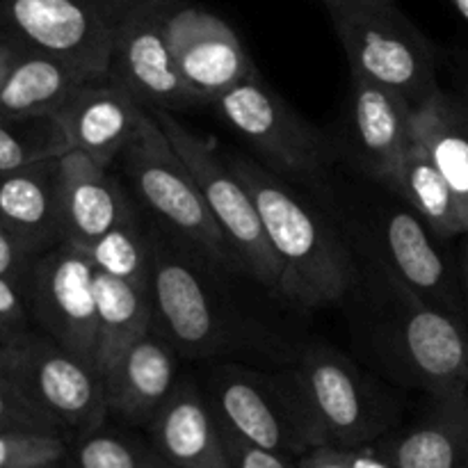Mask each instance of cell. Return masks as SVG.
<instances>
[{
  "instance_id": "obj_1",
  "label": "cell",
  "mask_w": 468,
  "mask_h": 468,
  "mask_svg": "<svg viewBox=\"0 0 468 468\" xmlns=\"http://www.w3.org/2000/svg\"><path fill=\"white\" fill-rule=\"evenodd\" d=\"M254 199L261 224L282 261V292L304 309L346 300L356 282L355 251L332 219L297 195L277 172L247 155H227Z\"/></svg>"
},
{
  "instance_id": "obj_2",
  "label": "cell",
  "mask_w": 468,
  "mask_h": 468,
  "mask_svg": "<svg viewBox=\"0 0 468 468\" xmlns=\"http://www.w3.org/2000/svg\"><path fill=\"white\" fill-rule=\"evenodd\" d=\"M306 452L368 446L391 432L398 410L350 359L329 346H309L272 375Z\"/></svg>"
},
{
  "instance_id": "obj_3",
  "label": "cell",
  "mask_w": 468,
  "mask_h": 468,
  "mask_svg": "<svg viewBox=\"0 0 468 468\" xmlns=\"http://www.w3.org/2000/svg\"><path fill=\"white\" fill-rule=\"evenodd\" d=\"M378 338L405 382L432 398L468 396V327L464 320L402 286L368 259Z\"/></svg>"
},
{
  "instance_id": "obj_4",
  "label": "cell",
  "mask_w": 468,
  "mask_h": 468,
  "mask_svg": "<svg viewBox=\"0 0 468 468\" xmlns=\"http://www.w3.org/2000/svg\"><path fill=\"white\" fill-rule=\"evenodd\" d=\"M352 76L388 87L411 108L441 91L437 53L396 0H324Z\"/></svg>"
},
{
  "instance_id": "obj_5",
  "label": "cell",
  "mask_w": 468,
  "mask_h": 468,
  "mask_svg": "<svg viewBox=\"0 0 468 468\" xmlns=\"http://www.w3.org/2000/svg\"><path fill=\"white\" fill-rule=\"evenodd\" d=\"M0 375L69 441L108 423L101 375L35 324L0 336Z\"/></svg>"
},
{
  "instance_id": "obj_6",
  "label": "cell",
  "mask_w": 468,
  "mask_h": 468,
  "mask_svg": "<svg viewBox=\"0 0 468 468\" xmlns=\"http://www.w3.org/2000/svg\"><path fill=\"white\" fill-rule=\"evenodd\" d=\"M122 160L137 199L160 224H165L167 231L186 240L213 263L242 270L236 251L210 215L190 169L149 110Z\"/></svg>"
},
{
  "instance_id": "obj_7",
  "label": "cell",
  "mask_w": 468,
  "mask_h": 468,
  "mask_svg": "<svg viewBox=\"0 0 468 468\" xmlns=\"http://www.w3.org/2000/svg\"><path fill=\"white\" fill-rule=\"evenodd\" d=\"M169 137L174 149L190 169L192 178L204 195L206 206L218 227L236 251L240 268L268 291L279 292L282 261L274 254L261 224L254 199L245 183L229 167L227 158L192 131H187L169 110H149Z\"/></svg>"
},
{
  "instance_id": "obj_8",
  "label": "cell",
  "mask_w": 468,
  "mask_h": 468,
  "mask_svg": "<svg viewBox=\"0 0 468 468\" xmlns=\"http://www.w3.org/2000/svg\"><path fill=\"white\" fill-rule=\"evenodd\" d=\"M199 251L172 231L155 229L154 297L155 324L186 359L222 355L231 341L227 309L197 265Z\"/></svg>"
},
{
  "instance_id": "obj_9",
  "label": "cell",
  "mask_w": 468,
  "mask_h": 468,
  "mask_svg": "<svg viewBox=\"0 0 468 468\" xmlns=\"http://www.w3.org/2000/svg\"><path fill=\"white\" fill-rule=\"evenodd\" d=\"M23 288L32 324L96 370V268L85 250L62 240L41 251Z\"/></svg>"
},
{
  "instance_id": "obj_10",
  "label": "cell",
  "mask_w": 468,
  "mask_h": 468,
  "mask_svg": "<svg viewBox=\"0 0 468 468\" xmlns=\"http://www.w3.org/2000/svg\"><path fill=\"white\" fill-rule=\"evenodd\" d=\"M213 105L272 172L318 176L332 163L327 140L270 90L259 73L219 94Z\"/></svg>"
},
{
  "instance_id": "obj_11",
  "label": "cell",
  "mask_w": 468,
  "mask_h": 468,
  "mask_svg": "<svg viewBox=\"0 0 468 468\" xmlns=\"http://www.w3.org/2000/svg\"><path fill=\"white\" fill-rule=\"evenodd\" d=\"M122 16L101 0H0V27L26 48L105 76Z\"/></svg>"
},
{
  "instance_id": "obj_12",
  "label": "cell",
  "mask_w": 468,
  "mask_h": 468,
  "mask_svg": "<svg viewBox=\"0 0 468 468\" xmlns=\"http://www.w3.org/2000/svg\"><path fill=\"white\" fill-rule=\"evenodd\" d=\"M176 0H146L117 23L108 76L126 87L146 110L192 108L204 101L192 91L167 39V18Z\"/></svg>"
},
{
  "instance_id": "obj_13",
  "label": "cell",
  "mask_w": 468,
  "mask_h": 468,
  "mask_svg": "<svg viewBox=\"0 0 468 468\" xmlns=\"http://www.w3.org/2000/svg\"><path fill=\"white\" fill-rule=\"evenodd\" d=\"M359 238L364 254L414 295L462 318V295L428 224L410 208H378Z\"/></svg>"
},
{
  "instance_id": "obj_14",
  "label": "cell",
  "mask_w": 468,
  "mask_h": 468,
  "mask_svg": "<svg viewBox=\"0 0 468 468\" xmlns=\"http://www.w3.org/2000/svg\"><path fill=\"white\" fill-rule=\"evenodd\" d=\"M167 39L178 71L204 103L259 73L236 30L204 7L176 0Z\"/></svg>"
},
{
  "instance_id": "obj_15",
  "label": "cell",
  "mask_w": 468,
  "mask_h": 468,
  "mask_svg": "<svg viewBox=\"0 0 468 468\" xmlns=\"http://www.w3.org/2000/svg\"><path fill=\"white\" fill-rule=\"evenodd\" d=\"M204 393L215 419L229 432L283 455L306 452L272 375L219 366L210 373Z\"/></svg>"
},
{
  "instance_id": "obj_16",
  "label": "cell",
  "mask_w": 468,
  "mask_h": 468,
  "mask_svg": "<svg viewBox=\"0 0 468 468\" xmlns=\"http://www.w3.org/2000/svg\"><path fill=\"white\" fill-rule=\"evenodd\" d=\"M144 114V105L105 73L78 87L55 117L62 123L69 151H80L110 167L128 149Z\"/></svg>"
},
{
  "instance_id": "obj_17",
  "label": "cell",
  "mask_w": 468,
  "mask_h": 468,
  "mask_svg": "<svg viewBox=\"0 0 468 468\" xmlns=\"http://www.w3.org/2000/svg\"><path fill=\"white\" fill-rule=\"evenodd\" d=\"M347 137L361 172L384 186L416 142L414 108L388 87L352 76Z\"/></svg>"
},
{
  "instance_id": "obj_18",
  "label": "cell",
  "mask_w": 468,
  "mask_h": 468,
  "mask_svg": "<svg viewBox=\"0 0 468 468\" xmlns=\"http://www.w3.org/2000/svg\"><path fill=\"white\" fill-rule=\"evenodd\" d=\"M176 356L160 329L151 327L137 338L103 375L108 416L131 428H149L178 384Z\"/></svg>"
},
{
  "instance_id": "obj_19",
  "label": "cell",
  "mask_w": 468,
  "mask_h": 468,
  "mask_svg": "<svg viewBox=\"0 0 468 468\" xmlns=\"http://www.w3.org/2000/svg\"><path fill=\"white\" fill-rule=\"evenodd\" d=\"M149 443L176 468H233L222 428L197 382L178 379L149 428Z\"/></svg>"
},
{
  "instance_id": "obj_20",
  "label": "cell",
  "mask_w": 468,
  "mask_h": 468,
  "mask_svg": "<svg viewBox=\"0 0 468 468\" xmlns=\"http://www.w3.org/2000/svg\"><path fill=\"white\" fill-rule=\"evenodd\" d=\"M59 201L64 240L85 247L137 213L122 183L80 151L59 155Z\"/></svg>"
},
{
  "instance_id": "obj_21",
  "label": "cell",
  "mask_w": 468,
  "mask_h": 468,
  "mask_svg": "<svg viewBox=\"0 0 468 468\" xmlns=\"http://www.w3.org/2000/svg\"><path fill=\"white\" fill-rule=\"evenodd\" d=\"M425 419L387 432L375 451L398 468H468V396L432 398Z\"/></svg>"
},
{
  "instance_id": "obj_22",
  "label": "cell",
  "mask_w": 468,
  "mask_h": 468,
  "mask_svg": "<svg viewBox=\"0 0 468 468\" xmlns=\"http://www.w3.org/2000/svg\"><path fill=\"white\" fill-rule=\"evenodd\" d=\"M0 219L37 251L64 240L59 158L0 174Z\"/></svg>"
},
{
  "instance_id": "obj_23",
  "label": "cell",
  "mask_w": 468,
  "mask_h": 468,
  "mask_svg": "<svg viewBox=\"0 0 468 468\" xmlns=\"http://www.w3.org/2000/svg\"><path fill=\"white\" fill-rule=\"evenodd\" d=\"M99 76L67 59L26 48L0 82V114H58L73 91Z\"/></svg>"
},
{
  "instance_id": "obj_24",
  "label": "cell",
  "mask_w": 468,
  "mask_h": 468,
  "mask_svg": "<svg viewBox=\"0 0 468 468\" xmlns=\"http://www.w3.org/2000/svg\"><path fill=\"white\" fill-rule=\"evenodd\" d=\"M414 140L451 186L468 229V108L441 90L414 110Z\"/></svg>"
},
{
  "instance_id": "obj_25",
  "label": "cell",
  "mask_w": 468,
  "mask_h": 468,
  "mask_svg": "<svg viewBox=\"0 0 468 468\" xmlns=\"http://www.w3.org/2000/svg\"><path fill=\"white\" fill-rule=\"evenodd\" d=\"M96 373L103 379L114 361L155 324L154 297L146 288L96 270Z\"/></svg>"
},
{
  "instance_id": "obj_26",
  "label": "cell",
  "mask_w": 468,
  "mask_h": 468,
  "mask_svg": "<svg viewBox=\"0 0 468 468\" xmlns=\"http://www.w3.org/2000/svg\"><path fill=\"white\" fill-rule=\"evenodd\" d=\"M384 186L402 204L410 206L437 238L464 236L466 222L462 218L455 195L419 142H414V146L407 151L402 163Z\"/></svg>"
},
{
  "instance_id": "obj_27",
  "label": "cell",
  "mask_w": 468,
  "mask_h": 468,
  "mask_svg": "<svg viewBox=\"0 0 468 468\" xmlns=\"http://www.w3.org/2000/svg\"><path fill=\"white\" fill-rule=\"evenodd\" d=\"M82 250L99 272L151 291L155 229L146 227L137 213Z\"/></svg>"
},
{
  "instance_id": "obj_28",
  "label": "cell",
  "mask_w": 468,
  "mask_h": 468,
  "mask_svg": "<svg viewBox=\"0 0 468 468\" xmlns=\"http://www.w3.org/2000/svg\"><path fill=\"white\" fill-rule=\"evenodd\" d=\"M67 151V135L55 114H0V174L59 158Z\"/></svg>"
},
{
  "instance_id": "obj_29",
  "label": "cell",
  "mask_w": 468,
  "mask_h": 468,
  "mask_svg": "<svg viewBox=\"0 0 468 468\" xmlns=\"http://www.w3.org/2000/svg\"><path fill=\"white\" fill-rule=\"evenodd\" d=\"M67 468H176L151 443L101 428L71 441Z\"/></svg>"
},
{
  "instance_id": "obj_30",
  "label": "cell",
  "mask_w": 468,
  "mask_h": 468,
  "mask_svg": "<svg viewBox=\"0 0 468 468\" xmlns=\"http://www.w3.org/2000/svg\"><path fill=\"white\" fill-rule=\"evenodd\" d=\"M69 448L62 434L0 432V468H67Z\"/></svg>"
},
{
  "instance_id": "obj_31",
  "label": "cell",
  "mask_w": 468,
  "mask_h": 468,
  "mask_svg": "<svg viewBox=\"0 0 468 468\" xmlns=\"http://www.w3.org/2000/svg\"><path fill=\"white\" fill-rule=\"evenodd\" d=\"M0 432L62 434V430L30 405L7 379L0 375Z\"/></svg>"
},
{
  "instance_id": "obj_32",
  "label": "cell",
  "mask_w": 468,
  "mask_h": 468,
  "mask_svg": "<svg viewBox=\"0 0 468 468\" xmlns=\"http://www.w3.org/2000/svg\"><path fill=\"white\" fill-rule=\"evenodd\" d=\"M222 434L224 441H227V451L229 457H231L233 468H300V457H291L283 455V452L254 446V443L245 441L238 434L229 432L227 428H222Z\"/></svg>"
},
{
  "instance_id": "obj_33",
  "label": "cell",
  "mask_w": 468,
  "mask_h": 468,
  "mask_svg": "<svg viewBox=\"0 0 468 468\" xmlns=\"http://www.w3.org/2000/svg\"><path fill=\"white\" fill-rule=\"evenodd\" d=\"M41 251L27 245L21 236L12 231L7 224L0 219V277H7L12 282L26 286V279L30 274L32 263Z\"/></svg>"
},
{
  "instance_id": "obj_34",
  "label": "cell",
  "mask_w": 468,
  "mask_h": 468,
  "mask_svg": "<svg viewBox=\"0 0 468 468\" xmlns=\"http://www.w3.org/2000/svg\"><path fill=\"white\" fill-rule=\"evenodd\" d=\"M32 327L26 288L7 277H0V336Z\"/></svg>"
},
{
  "instance_id": "obj_35",
  "label": "cell",
  "mask_w": 468,
  "mask_h": 468,
  "mask_svg": "<svg viewBox=\"0 0 468 468\" xmlns=\"http://www.w3.org/2000/svg\"><path fill=\"white\" fill-rule=\"evenodd\" d=\"M448 59H451V69L448 71H451L452 82L451 94L468 108V46L452 50Z\"/></svg>"
},
{
  "instance_id": "obj_36",
  "label": "cell",
  "mask_w": 468,
  "mask_h": 468,
  "mask_svg": "<svg viewBox=\"0 0 468 468\" xmlns=\"http://www.w3.org/2000/svg\"><path fill=\"white\" fill-rule=\"evenodd\" d=\"M338 451L343 452V460H346L347 468H398L387 457L379 455L373 443L356 448H338Z\"/></svg>"
},
{
  "instance_id": "obj_37",
  "label": "cell",
  "mask_w": 468,
  "mask_h": 468,
  "mask_svg": "<svg viewBox=\"0 0 468 468\" xmlns=\"http://www.w3.org/2000/svg\"><path fill=\"white\" fill-rule=\"evenodd\" d=\"M300 468H347L338 448L320 446L300 457Z\"/></svg>"
},
{
  "instance_id": "obj_38",
  "label": "cell",
  "mask_w": 468,
  "mask_h": 468,
  "mask_svg": "<svg viewBox=\"0 0 468 468\" xmlns=\"http://www.w3.org/2000/svg\"><path fill=\"white\" fill-rule=\"evenodd\" d=\"M23 50H26V46L0 27V82H3V78L7 76V71Z\"/></svg>"
},
{
  "instance_id": "obj_39",
  "label": "cell",
  "mask_w": 468,
  "mask_h": 468,
  "mask_svg": "<svg viewBox=\"0 0 468 468\" xmlns=\"http://www.w3.org/2000/svg\"><path fill=\"white\" fill-rule=\"evenodd\" d=\"M101 3H103L105 7L112 9L117 16H123V14H128L131 9L140 7V5L146 3V0H101Z\"/></svg>"
},
{
  "instance_id": "obj_40",
  "label": "cell",
  "mask_w": 468,
  "mask_h": 468,
  "mask_svg": "<svg viewBox=\"0 0 468 468\" xmlns=\"http://www.w3.org/2000/svg\"><path fill=\"white\" fill-rule=\"evenodd\" d=\"M462 292L468 306V229L464 231V247H462Z\"/></svg>"
},
{
  "instance_id": "obj_41",
  "label": "cell",
  "mask_w": 468,
  "mask_h": 468,
  "mask_svg": "<svg viewBox=\"0 0 468 468\" xmlns=\"http://www.w3.org/2000/svg\"><path fill=\"white\" fill-rule=\"evenodd\" d=\"M448 3L457 9V14H460L462 18H466L468 21V0H448Z\"/></svg>"
}]
</instances>
